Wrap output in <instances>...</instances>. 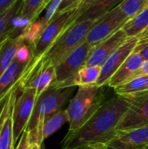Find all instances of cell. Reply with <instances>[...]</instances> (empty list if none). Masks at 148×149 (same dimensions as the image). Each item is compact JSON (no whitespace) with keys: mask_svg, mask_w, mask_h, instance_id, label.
Masks as SVG:
<instances>
[{"mask_svg":"<svg viewBox=\"0 0 148 149\" xmlns=\"http://www.w3.org/2000/svg\"><path fill=\"white\" fill-rule=\"evenodd\" d=\"M44 1L45 0H24L18 17L31 24L38 19V16L43 11Z\"/></svg>","mask_w":148,"mask_h":149,"instance_id":"603a6c76","label":"cell"},{"mask_svg":"<svg viewBox=\"0 0 148 149\" xmlns=\"http://www.w3.org/2000/svg\"><path fill=\"white\" fill-rule=\"evenodd\" d=\"M89 149H99V148H89Z\"/></svg>","mask_w":148,"mask_h":149,"instance_id":"d590c367","label":"cell"},{"mask_svg":"<svg viewBox=\"0 0 148 149\" xmlns=\"http://www.w3.org/2000/svg\"><path fill=\"white\" fill-rule=\"evenodd\" d=\"M22 32L13 35L0 50V77L13 62L19 46L25 41Z\"/></svg>","mask_w":148,"mask_h":149,"instance_id":"ac0fdd59","label":"cell"},{"mask_svg":"<svg viewBox=\"0 0 148 149\" xmlns=\"http://www.w3.org/2000/svg\"><path fill=\"white\" fill-rule=\"evenodd\" d=\"M90 0H82V2H81V4H80V6H82V5H84V4H85L86 3H88ZM79 6V7H80Z\"/></svg>","mask_w":148,"mask_h":149,"instance_id":"836d02e7","label":"cell"},{"mask_svg":"<svg viewBox=\"0 0 148 149\" xmlns=\"http://www.w3.org/2000/svg\"><path fill=\"white\" fill-rule=\"evenodd\" d=\"M117 95H126L148 90V75L135 76L124 84L113 88Z\"/></svg>","mask_w":148,"mask_h":149,"instance_id":"44dd1931","label":"cell"},{"mask_svg":"<svg viewBox=\"0 0 148 149\" xmlns=\"http://www.w3.org/2000/svg\"><path fill=\"white\" fill-rule=\"evenodd\" d=\"M92 47V45L85 41L57 65L55 66L56 77L51 86L58 88H64L65 85L86 64Z\"/></svg>","mask_w":148,"mask_h":149,"instance_id":"8992f818","label":"cell"},{"mask_svg":"<svg viewBox=\"0 0 148 149\" xmlns=\"http://www.w3.org/2000/svg\"><path fill=\"white\" fill-rule=\"evenodd\" d=\"M140 75H148V59L147 60H144V62L142 63L141 66L140 67V69L138 70V72L134 74L133 77L135 76H140Z\"/></svg>","mask_w":148,"mask_h":149,"instance_id":"83f0119b","label":"cell"},{"mask_svg":"<svg viewBox=\"0 0 148 149\" xmlns=\"http://www.w3.org/2000/svg\"><path fill=\"white\" fill-rule=\"evenodd\" d=\"M127 108L128 102L121 95L105 101L81 127L66 134L61 142V148L102 149L116 136Z\"/></svg>","mask_w":148,"mask_h":149,"instance_id":"6da1fadb","label":"cell"},{"mask_svg":"<svg viewBox=\"0 0 148 149\" xmlns=\"http://www.w3.org/2000/svg\"><path fill=\"white\" fill-rule=\"evenodd\" d=\"M30 62L15 57L13 62L0 77V102L7 93L19 82Z\"/></svg>","mask_w":148,"mask_h":149,"instance_id":"2e32d148","label":"cell"},{"mask_svg":"<svg viewBox=\"0 0 148 149\" xmlns=\"http://www.w3.org/2000/svg\"><path fill=\"white\" fill-rule=\"evenodd\" d=\"M24 0H17L5 11L0 14V39L8 36H13L17 27L15 24V17L18 16Z\"/></svg>","mask_w":148,"mask_h":149,"instance_id":"d6986e66","label":"cell"},{"mask_svg":"<svg viewBox=\"0 0 148 149\" xmlns=\"http://www.w3.org/2000/svg\"><path fill=\"white\" fill-rule=\"evenodd\" d=\"M82 0H62L57 12H62L72 8H79Z\"/></svg>","mask_w":148,"mask_h":149,"instance_id":"484cf974","label":"cell"},{"mask_svg":"<svg viewBox=\"0 0 148 149\" xmlns=\"http://www.w3.org/2000/svg\"><path fill=\"white\" fill-rule=\"evenodd\" d=\"M102 87L96 85L79 86L75 96L70 100L65 111L68 116V134L81 127L105 102Z\"/></svg>","mask_w":148,"mask_h":149,"instance_id":"3957f363","label":"cell"},{"mask_svg":"<svg viewBox=\"0 0 148 149\" xmlns=\"http://www.w3.org/2000/svg\"><path fill=\"white\" fill-rule=\"evenodd\" d=\"M12 36H8V37H5V38H1L0 39V50L3 48V46L6 44V42L11 38Z\"/></svg>","mask_w":148,"mask_h":149,"instance_id":"f546056e","label":"cell"},{"mask_svg":"<svg viewBox=\"0 0 148 149\" xmlns=\"http://www.w3.org/2000/svg\"><path fill=\"white\" fill-rule=\"evenodd\" d=\"M122 1L123 0H90L85 4L79 7L71 26L79 22L99 18L106 12L118 6Z\"/></svg>","mask_w":148,"mask_h":149,"instance_id":"5bb4252c","label":"cell"},{"mask_svg":"<svg viewBox=\"0 0 148 149\" xmlns=\"http://www.w3.org/2000/svg\"><path fill=\"white\" fill-rule=\"evenodd\" d=\"M99 19L79 22L66 29L40 58L54 66L58 65L74 49L86 40L90 30L97 24Z\"/></svg>","mask_w":148,"mask_h":149,"instance_id":"277c9868","label":"cell"},{"mask_svg":"<svg viewBox=\"0 0 148 149\" xmlns=\"http://www.w3.org/2000/svg\"><path fill=\"white\" fill-rule=\"evenodd\" d=\"M17 0H0V14L5 11L10 5H12Z\"/></svg>","mask_w":148,"mask_h":149,"instance_id":"f1b7e54d","label":"cell"},{"mask_svg":"<svg viewBox=\"0 0 148 149\" xmlns=\"http://www.w3.org/2000/svg\"><path fill=\"white\" fill-rule=\"evenodd\" d=\"M148 38V28L138 37L139 39H143V38Z\"/></svg>","mask_w":148,"mask_h":149,"instance_id":"4dcf8cb0","label":"cell"},{"mask_svg":"<svg viewBox=\"0 0 148 149\" xmlns=\"http://www.w3.org/2000/svg\"><path fill=\"white\" fill-rule=\"evenodd\" d=\"M147 7H148V1H147Z\"/></svg>","mask_w":148,"mask_h":149,"instance_id":"8d00e7d4","label":"cell"},{"mask_svg":"<svg viewBox=\"0 0 148 149\" xmlns=\"http://www.w3.org/2000/svg\"><path fill=\"white\" fill-rule=\"evenodd\" d=\"M146 149H148V147H147V148H146Z\"/></svg>","mask_w":148,"mask_h":149,"instance_id":"74e56055","label":"cell"},{"mask_svg":"<svg viewBox=\"0 0 148 149\" xmlns=\"http://www.w3.org/2000/svg\"><path fill=\"white\" fill-rule=\"evenodd\" d=\"M143 62V58L138 52H133L131 55L125 60V62L120 66V68L115 72V73L111 77L107 83V86L115 88L132 79L138 72Z\"/></svg>","mask_w":148,"mask_h":149,"instance_id":"9a60e30c","label":"cell"},{"mask_svg":"<svg viewBox=\"0 0 148 149\" xmlns=\"http://www.w3.org/2000/svg\"><path fill=\"white\" fill-rule=\"evenodd\" d=\"M41 149H45V147H44V143L41 144Z\"/></svg>","mask_w":148,"mask_h":149,"instance_id":"e575fe53","label":"cell"},{"mask_svg":"<svg viewBox=\"0 0 148 149\" xmlns=\"http://www.w3.org/2000/svg\"><path fill=\"white\" fill-rule=\"evenodd\" d=\"M148 147V125L118 131L116 136L102 149H146Z\"/></svg>","mask_w":148,"mask_h":149,"instance_id":"7c38bea8","label":"cell"},{"mask_svg":"<svg viewBox=\"0 0 148 149\" xmlns=\"http://www.w3.org/2000/svg\"><path fill=\"white\" fill-rule=\"evenodd\" d=\"M74 88L75 86L58 88L50 86L49 88L37 98L31 117L25 129L29 133L31 144L38 143L41 145L44 143L42 129L44 121L61 110L64 104L72 93Z\"/></svg>","mask_w":148,"mask_h":149,"instance_id":"7a4b0ae2","label":"cell"},{"mask_svg":"<svg viewBox=\"0 0 148 149\" xmlns=\"http://www.w3.org/2000/svg\"><path fill=\"white\" fill-rule=\"evenodd\" d=\"M101 72V66L85 65H83L74 77L70 79L64 86L72 87V86H93L96 85Z\"/></svg>","mask_w":148,"mask_h":149,"instance_id":"e0dca14e","label":"cell"},{"mask_svg":"<svg viewBox=\"0 0 148 149\" xmlns=\"http://www.w3.org/2000/svg\"><path fill=\"white\" fill-rule=\"evenodd\" d=\"M148 0H123L119 7L122 13L128 18L133 17L147 7Z\"/></svg>","mask_w":148,"mask_h":149,"instance_id":"cb8c5ba5","label":"cell"},{"mask_svg":"<svg viewBox=\"0 0 148 149\" xmlns=\"http://www.w3.org/2000/svg\"><path fill=\"white\" fill-rule=\"evenodd\" d=\"M36 100V89L31 87L21 88L19 86V92L13 107V127L15 143L18 141L21 134L27 127L34 109Z\"/></svg>","mask_w":148,"mask_h":149,"instance_id":"ba28073f","label":"cell"},{"mask_svg":"<svg viewBox=\"0 0 148 149\" xmlns=\"http://www.w3.org/2000/svg\"><path fill=\"white\" fill-rule=\"evenodd\" d=\"M31 148V142L29 139V133L24 130L23 134H21L18 141H17V146L14 149H30Z\"/></svg>","mask_w":148,"mask_h":149,"instance_id":"4316f807","label":"cell"},{"mask_svg":"<svg viewBox=\"0 0 148 149\" xmlns=\"http://www.w3.org/2000/svg\"><path fill=\"white\" fill-rule=\"evenodd\" d=\"M51 0H45V1H44V6H43V10H45V8L47 7V5L50 3V2H51Z\"/></svg>","mask_w":148,"mask_h":149,"instance_id":"d6a6232c","label":"cell"},{"mask_svg":"<svg viewBox=\"0 0 148 149\" xmlns=\"http://www.w3.org/2000/svg\"><path fill=\"white\" fill-rule=\"evenodd\" d=\"M78 9L79 8H72L55 13L52 18L44 26L32 46V59H38L44 55L58 38L66 29L71 27Z\"/></svg>","mask_w":148,"mask_h":149,"instance_id":"5b68a950","label":"cell"},{"mask_svg":"<svg viewBox=\"0 0 148 149\" xmlns=\"http://www.w3.org/2000/svg\"><path fill=\"white\" fill-rule=\"evenodd\" d=\"M135 52H138L144 60L148 59V38H143V39H139L138 44L134 49Z\"/></svg>","mask_w":148,"mask_h":149,"instance_id":"d4e9b609","label":"cell"},{"mask_svg":"<svg viewBox=\"0 0 148 149\" xmlns=\"http://www.w3.org/2000/svg\"><path fill=\"white\" fill-rule=\"evenodd\" d=\"M30 149H41V145H39L38 143H32V144H31Z\"/></svg>","mask_w":148,"mask_h":149,"instance_id":"1f68e13d","label":"cell"},{"mask_svg":"<svg viewBox=\"0 0 148 149\" xmlns=\"http://www.w3.org/2000/svg\"><path fill=\"white\" fill-rule=\"evenodd\" d=\"M128 19L122 13L119 5L114 7L99 17L97 24L90 30L85 41L92 46L96 45L120 29Z\"/></svg>","mask_w":148,"mask_h":149,"instance_id":"9c48e42d","label":"cell"},{"mask_svg":"<svg viewBox=\"0 0 148 149\" xmlns=\"http://www.w3.org/2000/svg\"><path fill=\"white\" fill-rule=\"evenodd\" d=\"M127 39L128 37L122 28L119 29L110 37L92 47L86 65L102 66L107 58Z\"/></svg>","mask_w":148,"mask_h":149,"instance_id":"4fadbf2b","label":"cell"},{"mask_svg":"<svg viewBox=\"0 0 148 149\" xmlns=\"http://www.w3.org/2000/svg\"><path fill=\"white\" fill-rule=\"evenodd\" d=\"M121 96L128 102V108L120 123L119 131L148 125V90Z\"/></svg>","mask_w":148,"mask_h":149,"instance_id":"52a82bcc","label":"cell"},{"mask_svg":"<svg viewBox=\"0 0 148 149\" xmlns=\"http://www.w3.org/2000/svg\"><path fill=\"white\" fill-rule=\"evenodd\" d=\"M65 123H68V116L65 109H61L44 121L42 129L43 140L44 141L45 139L50 137Z\"/></svg>","mask_w":148,"mask_h":149,"instance_id":"7402d4cb","label":"cell"},{"mask_svg":"<svg viewBox=\"0 0 148 149\" xmlns=\"http://www.w3.org/2000/svg\"><path fill=\"white\" fill-rule=\"evenodd\" d=\"M138 41L139 38L137 37L128 38V39L107 58L105 64L101 66L100 76L96 83V86L99 87L107 86L111 77L134 51Z\"/></svg>","mask_w":148,"mask_h":149,"instance_id":"8fae6325","label":"cell"},{"mask_svg":"<svg viewBox=\"0 0 148 149\" xmlns=\"http://www.w3.org/2000/svg\"><path fill=\"white\" fill-rule=\"evenodd\" d=\"M121 28L128 38H138L148 28V7L129 18Z\"/></svg>","mask_w":148,"mask_h":149,"instance_id":"ffe728a7","label":"cell"},{"mask_svg":"<svg viewBox=\"0 0 148 149\" xmlns=\"http://www.w3.org/2000/svg\"><path fill=\"white\" fill-rule=\"evenodd\" d=\"M18 92L17 83L0 102V149H14L13 107Z\"/></svg>","mask_w":148,"mask_h":149,"instance_id":"30bf717a","label":"cell"}]
</instances>
